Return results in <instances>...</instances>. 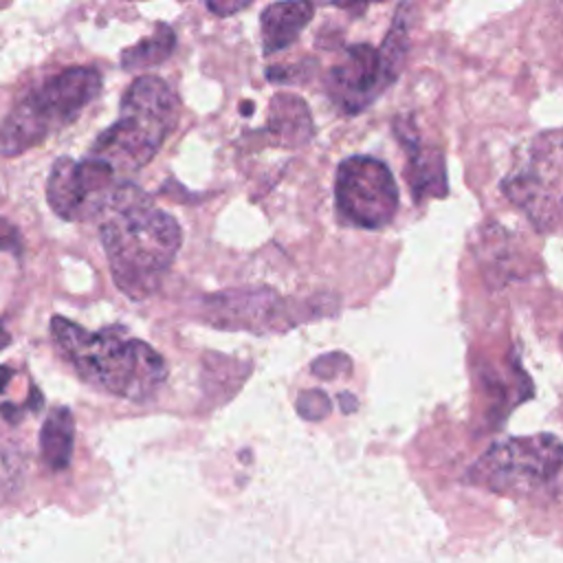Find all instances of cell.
I'll list each match as a JSON object with an SVG mask.
<instances>
[{
	"label": "cell",
	"mask_w": 563,
	"mask_h": 563,
	"mask_svg": "<svg viewBox=\"0 0 563 563\" xmlns=\"http://www.w3.org/2000/svg\"><path fill=\"white\" fill-rule=\"evenodd\" d=\"M339 213L361 229H380L398 209V187L389 167L372 156H350L336 169Z\"/></svg>",
	"instance_id": "6"
},
{
	"label": "cell",
	"mask_w": 563,
	"mask_h": 563,
	"mask_svg": "<svg viewBox=\"0 0 563 563\" xmlns=\"http://www.w3.org/2000/svg\"><path fill=\"white\" fill-rule=\"evenodd\" d=\"M176 119V92L161 77L143 75L128 86L119 119L95 139L92 154L114 169H139L154 158Z\"/></svg>",
	"instance_id": "3"
},
{
	"label": "cell",
	"mask_w": 563,
	"mask_h": 563,
	"mask_svg": "<svg viewBox=\"0 0 563 563\" xmlns=\"http://www.w3.org/2000/svg\"><path fill=\"white\" fill-rule=\"evenodd\" d=\"M341 407H343L345 413H350V411L356 409V400L354 398L350 400V394H341Z\"/></svg>",
	"instance_id": "22"
},
{
	"label": "cell",
	"mask_w": 563,
	"mask_h": 563,
	"mask_svg": "<svg viewBox=\"0 0 563 563\" xmlns=\"http://www.w3.org/2000/svg\"><path fill=\"white\" fill-rule=\"evenodd\" d=\"M271 130L284 141L299 145L312 136V121L306 103L292 95H279L271 101Z\"/></svg>",
	"instance_id": "14"
},
{
	"label": "cell",
	"mask_w": 563,
	"mask_h": 563,
	"mask_svg": "<svg viewBox=\"0 0 563 563\" xmlns=\"http://www.w3.org/2000/svg\"><path fill=\"white\" fill-rule=\"evenodd\" d=\"M51 336L64 358L90 385L128 400L152 398L167 378L165 358L121 328L90 332L66 317L51 319Z\"/></svg>",
	"instance_id": "2"
},
{
	"label": "cell",
	"mask_w": 563,
	"mask_h": 563,
	"mask_svg": "<svg viewBox=\"0 0 563 563\" xmlns=\"http://www.w3.org/2000/svg\"><path fill=\"white\" fill-rule=\"evenodd\" d=\"M99 216L114 284L132 299L147 297L180 249L178 222L130 183L112 189Z\"/></svg>",
	"instance_id": "1"
},
{
	"label": "cell",
	"mask_w": 563,
	"mask_h": 563,
	"mask_svg": "<svg viewBox=\"0 0 563 563\" xmlns=\"http://www.w3.org/2000/svg\"><path fill=\"white\" fill-rule=\"evenodd\" d=\"M297 411L306 420H319L330 411V398L319 389H308L297 398Z\"/></svg>",
	"instance_id": "16"
},
{
	"label": "cell",
	"mask_w": 563,
	"mask_h": 563,
	"mask_svg": "<svg viewBox=\"0 0 563 563\" xmlns=\"http://www.w3.org/2000/svg\"><path fill=\"white\" fill-rule=\"evenodd\" d=\"M563 466V442L550 433L493 444L468 471V479L495 493H526L550 482Z\"/></svg>",
	"instance_id": "5"
},
{
	"label": "cell",
	"mask_w": 563,
	"mask_h": 563,
	"mask_svg": "<svg viewBox=\"0 0 563 563\" xmlns=\"http://www.w3.org/2000/svg\"><path fill=\"white\" fill-rule=\"evenodd\" d=\"M385 88L378 51L367 44L350 46L330 73V92L345 112L363 110Z\"/></svg>",
	"instance_id": "8"
},
{
	"label": "cell",
	"mask_w": 563,
	"mask_h": 563,
	"mask_svg": "<svg viewBox=\"0 0 563 563\" xmlns=\"http://www.w3.org/2000/svg\"><path fill=\"white\" fill-rule=\"evenodd\" d=\"M312 372L321 378H334L343 372H350V358L341 352H332V354H325V356H319L314 363H312Z\"/></svg>",
	"instance_id": "17"
},
{
	"label": "cell",
	"mask_w": 563,
	"mask_h": 563,
	"mask_svg": "<svg viewBox=\"0 0 563 563\" xmlns=\"http://www.w3.org/2000/svg\"><path fill=\"white\" fill-rule=\"evenodd\" d=\"M334 4H339V7H352V4H356V2H372V0H332Z\"/></svg>",
	"instance_id": "23"
},
{
	"label": "cell",
	"mask_w": 563,
	"mask_h": 563,
	"mask_svg": "<svg viewBox=\"0 0 563 563\" xmlns=\"http://www.w3.org/2000/svg\"><path fill=\"white\" fill-rule=\"evenodd\" d=\"M275 295L266 290L255 292H227L211 297V310L216 312V323H229L233 328L260 330V325H271L282 308L275 306ZM273 328V325H271Z\"/></svg>",
	"instance_id": "9"
},
{
	"label": "cell",
	"mask_w": 563,
	"mask_h": 563,
	"mask_svg": "<svg viewBox=\"0 0 563 563\" xmlns=\"http://www.w3.org/2000/svg\"><path fill=\"white\" fill-rule=\"evenodd\" d=\"M0 251L7 253H22V238L20 231L4 218H0Z\"/></svg>",
	"instance_id": "18"
},
{
	"label": "cell",
	"mask_w": 563,
	"mask_h": 563,
	"mask_svg": "<svg viewBox=\"0 0 563 563\" xmlns=\"http://www.w3.org/2000/svg\"><path fill=\"white\" fill-rule=\"evenodd\" d=\"M11 343V332L7 330V325H4V321L0 319V352L7 347Z\"/></svg>",
	"instance_id": "21"
},
{
	"label": "cell",
	"mask_w": 563,
	"mask_h": 563,
	"mask_svg": "<svg viewBox=\"0 0 563 563\" xmlns=\"http://www.w3.org/2000/svg\"><path fill=\"white\" fill-rule=\"evenodd\" d=\"M244 4H249V0H207L209 11H213V13L220 15V18L235 13V11L242 9Z\"/></svg>",
	"instance_id": "19"
},
{
	"label": "cell",
	"mask_w": 563,
	"mask_h": 563,
	"mask_svg": "<svg viewBox=\"0 0 563 563\" xmlns=\"http://www.w3.org/2000/svg\"><path fill=\"white\" fill-rule=\"evenodd\" d=\"M411 4L402 2L396 9L394 22L383 40V46L378 51V59H380V77L385 88L400 75L402 66H405V57L409 51V24H411Z\"/></svg>",
	"instance_id": "13"
},
{
	"label": "cell",
	"mask_w": 563,
	"mask_h": 563,
	"mask_svg": "<svg viewBox=\"0 0 563 563\" xmlns=\"http://www.w3.org/2000/svg\"><path fill=\"white\" fill-rule=\"evenodd\" d=\"M75 444V420L68 407H55L40 429V457L48 471H64L70 464Z\"/></svg>",
	"instance_id": "11"
},
{
	"label": "cell",
	"mask_w": 563,
	"mask_h": 563,
	"mask_svg": "<svg viewBox=\"0 0 563 563\" xmlns=\"http://www.w3.org/2000/svg\"><path fill=\"white\" fill-rule=\"evenodd\" d=\"M99 90L101 73L97 68H68L53 75L9 112L0 128V152L18 156L31 150L48 134L73 123Z\"/></svg>",
	"instance_id": "4"
},
{
	"label": "cell",
	"mask_w": 563,
	"mask_h": 563,
	"mask_svg": "<svg viewBox=\"0 0 563 563\" xmlns=\"http://www.w3.org/2000/svg\"><path fill=\"white\" fill-rule=\"evenodd\" d=\"M314 4L310 0H279L262 13V40L266 53H277L292 44L301 29L312 20Z\"/></svg>",
	"instance_id": "10"
},
{
	"label": "cell",
	"mask_w": 563,
	"mask_h": 563,
	"mask_svg": "<svg viewBox=\"0 0 563 563\" xmlns=\"http://www.w3.org/2000/svg\"><path fill=\"white\" fill-rule=\"evenodd\" d=\"M11 376H13V369L7 367V365H0V394L4 391V387H7V383H9Z\"/></svg>",
	"instance_id": "20"
},
{
	"label": "cell",
	"mask_w": 563,
	"mask_h": 563,
	"mask_svg": "<svg viewBox=\"0 0 563 563\" xmlns=\"http://www.w3.org/2000/svg\"><path fill=\"white\" fill-rule=\"evenodd\" d=\"M112 189L114 167L108 161L99 156H88L84 161L62 156L53 163L46 198L59 218L79 220L99 216Z\"/></svg>",
	"instance_id": "7"
},
{
	"label": "cell",
	"mask_w": 563,
	"mask_h": 563,
	"mask_svg": "<svg viewBox=\"0 0 563 563\" xmlns=\"http://www.w3.org/2000/svg\"><path fill=\"white\" fill-rule=\"evenodd\" d=\"M407 180L416 202L424 198H442L446 196V169L442 152L435 147L418 145L416 150L407 152Z\"/></svg>",
	"instance_id": "12"
},
{
	"label": "cell",
	"mask_w": 563,
	"mask_h": 563,
	"mask_svg": "<svg viewBox=\"0 0 563 563\" xmlns=\"http://www.w3.org/2000/svg\"><path fill=\"white\" fill-rule=\"evenodd\" d=\"M176 46V35L167 24H158L156 33L141 40L136 46L128 48L121 57V66L128 70H136V68H147V66H156L161 64L165 57H169V53Z\"/></svg>",
	"instance_id": "15"
}]
</instances>
